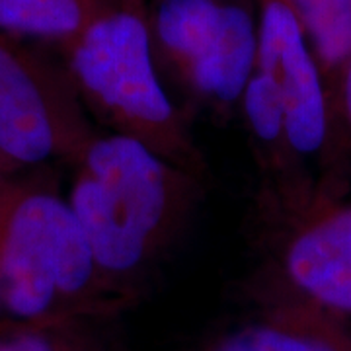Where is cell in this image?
Segmentation results:
<instances>
[{"instance_id":"6da1fadb","label":"cell","mask_w":351,"mask_h":351,"mask_svg":"<svg viewBox=\"0 0 351 351\" xmlns=\"http://www.w3.org/2000/svg\"><path fill=\"white\" fill-rule=\"evenodd\" d=\"M69 203L115 295L166 256L201 199L199 178L135 138H92L76 160Z\"/></svg>"},{"instance_id":"7a4b0ae2","label":"cell","mask_w":351,"mask_h":351,"mask_svg":"<svg viewBox=\"0 0 351 351\" xmlns=\"http://www.w3.org/2000/svg\"><path fill=\"white\" fill-rule=\"evenodd\" d=\"M69 45L73 80L88 110L112 133L135 138L205 182L207 164L156 73L145 20L112 8Z\"/></svg>"},{"instance_id":"3957f363","label":"cell","mask_w":351,"mask_h":351,"mask_svg":"<svg viewBox=\"0 0 351 351\" xmlns=\"http://www.w3.org/2000/svg\"><path fill=\"white\" fill-rule=\"evenodd\" d=\"M0 289L2 306L24 320L115 295L69 199L14 186L0 188Z\"/></svg>"},{"instance_id":"277c9868","label":"cell","mask_w":351,"mask_h":351,"mask_svg":"<svg viewBox=\"0 0 351 351\" xmlns=\"http://www.w3.org/2000/svg\"><path fill=\"white\" fill-rule=\"evenodd\" d=\"M156 36L197 96L234 106L256 71L258 29L242 6L221 0H162Z\"/></svg>"},{"instance_id":"5b68a950","label":"cell","mask_w":351,"mask_h":351,"mask_svg":"<svg viewBox=\"0 0 351 351\" xmlns=\"http://www.w3.org/2000/svg\"><path fill=\"white\" fill-rule=\"evenodd\" d=\"M96 137L80 104L22 53L0 41V162L78 160Z\"/></svg>"},{"instance_id":"8992f818","label":"cell","mask_w":351,"mask_h":351,"mask_svg":"<svg viewBox=\"0 0 351 351\" xmlns=\"http://www.w3.org/2000/svg\"><path fill=\"white\" fill-rule=\"evenodd\" d=\"M256 71L276 88L291 151H320L328 131L324 86L304 27L287 0H263Z\"/></svg>"},{"instance_id":"52a82bcc","label":"cell","mask_w":351,"mask_h":351,"mask_svg":"<svg viewBox=\"0 0 351 351\" xmlns=\"http://www.w3.org/2000/svg\"><path fill=\"white\" fill-rule=\"evenodd\" d=\"M291 283L320 308L351 314V207L304 226L289 242Z\"/></svg>"},{"instance_id":"ba28073f","label":"cell","mask_w":351,"mask_h":351,"mask_svg":"<svg viewBox=\"0 0 351 351\" xmlns=\"http://www.w3.org/2000/svg\"><path fill=\"white\" fill-rule=\"evenodd\" d=\"M207 351H351V343L324 318L295 308L237 328Z\"/></svg>"},{"instance_id":"9c48e42d","label":"cell","mask_w":351,"mask_h":351,"mask_svg":"<svg viewBox=\"0 0 351 351\" xmlns=\"http://www.w3.org/2000/svg\"><path fill=\"white\" fill-rule=\"evenodd\" d=\"M108 10L98 0H0V32L71 43Z\"/></svg>"},{"instance_id":"30bf717a","label":"cell","mask_w":351,"mask_h":351,"mask_svg":"<svg viewBox=\"0 0 351 351\" xmlns=\"http://www.w3.org/2000/svg\"><path fill=\"white\" fill-rule=\"evenodd\" d=\"M313 38L322 63L336 66L351 59V0H287Z\"/></svg>"},{"instance_id":"8fae6325","label":"cell","mask_w":351,"mask_h":351,"mask_svg":"<svg viewBox=\"0 0 351 351\" xmlns=\"http://www.w3.org/2000/svg\"><path fill=\"white\" fill-rule=\"evenodd\" d=\"M0 351H66L57 341L39 336V334H27L20 338L0 341Z\"/></svg>"},{"instance_id":"7c38bea8","label":"cell","mask_w":351,"mask_h":351,"mask_svg":"<svg viewBox=\"0 0 351 351\" xmlns=\"http://www.w3.org/2000/svg\"><path fill=\"white\" fill-rule=\"evenodd\" d=\"M343 100H346V112L350 115L351 121V59L346 71V82H343Z\"/></svg>"},{"instance_id":"4fadbf2b","label":"cell","mask_w":351,"mask_h":351,"mask_svg":"<svg viewBox=\"0 0 351 351\" xmlns=\"http://www.w3.org/2000/svg\"><path fill=\"white\" fill-rule=\"evenodd\" d=\"M0 306H2V289H0Z\"/></svg>"},{"instance_id":"5bb4252c","label":"cell","mask_w":351,"mask_h":351,"mask_svg":"<svg viewBox=\"0 0 351 351\" xmlns=\"http://www.w3.org/2000/svg\"><path fill=\"white\" fill-rule=\"evenodd\" d=\"M0 166H2V162H0ZM2 186H4V184H2V180H0V188H2Z\"/></svg>"}]
</instances>
